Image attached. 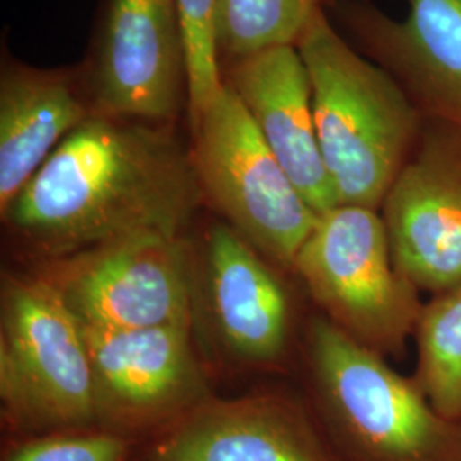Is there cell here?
<instances>
[{
	"label": "cell",
	"instance_id": "obj_1",
	"mask_svg": "<svg viewBox=\"0 0 461 461\" xmlns=\"http://www.w3.org/2000/svg\"><path fill=\"white\" fill-rule=\"evenodd\" d=\"M203 202L190 149L167 125L93 113L2 217L59 260L133 234H183Z\"/></svg>",
	"mask_w": 461,
	"mask_h": 461
},
{
	"label": "cell",
	"instance_id": "obj_2",
	"mask_svg": "<svg viewBox=\"0 0 461 461\" xmlns=\"http://www.w3.org/2000/svg\"><path fill=\"white\" fill-rule=\"evenodd\" d=\"M314 125L339 205L378 211L412 159L426 120L395 77L337 33L321 5L297 40Z\"/></svg>",
	"mask_w": 461,
	"mask_h": 461
},
{
	"label": "cell",
	"instance_id": "obj_3",
	"mask_svg": "<svg viewBox=\"0 0 461 461\" xmlns=\"http://www.w3.org/2000/svg\"><path fill=\"white\" fill-rule=\"evenodd\" d=\"M306 364L308 405L339 460L461 461V422L323 316L308 329Z\"/></svg>",
	"mask_w": 461,
	"mask_h": 461
},
{
	"label": "cell",
	"instance_id": "obj_4",
	"mask_svg": "<svg viewBox=\"0 0 461 461\" xmlns=\"http://www.w3.org/2000/svg\"><path fill=\"white\" fill-rule=\"evenodd\" d=\"M0 403L17 439L99 429L83 325L43 274L2 284Z\"/></svg>",
	"mask_w": 461,
	"mask_h": 461
},
{
	"label": "cell",
	"instance_id": "obj_5",
	"mask_svg": "<svg viewBox=\"0 0 461 461\" xmlns=\"http://www.w3.org/2000/svg\"><path fill=\"white\" fill-rule=\"evenodd\" d=\"M293 268L335 329L383 357L403 354L424 303L393 262L378 211L337 205L318 215Z\"/></svg>",
	"mask_w": 461,
	"mask_h": 461
},
{
	"label": "cell",
	"instance_id": "obj_6",
	"mask_svg": "<svg viewBox=\"0 0 461 461\" xmlns=\"http://www.w3.org/2000/svg\"><path fill=\"white\" fill-rule=\"evenodd\" d=\"M192 161L205 202L232 230L284 267L314 228L318 214L301 197L230 84L195 118Z\"/></svg>",
	"mask_w": 461,
	"mask_h": 461
},
{
	"label": "cell",
	"instance_id": "obj_7",
	"mask_svg": "<svg viewBox=\"0 0 461 461\" xmlns=\"http://www.w3.org/2000/svg\"><path fill=\"white\" fill-rule=\"evenodd\" d=\"M50 262L43 276L86 329L192 327L194 270L182 234H133Z\"/></svg>",
	"mask_w": 461,
	"mask_h": 461
},
{
	"label": "cell",
	"instance_id": "obj_8",
	"mask_svg": "<svg viewBox=\"0 0 461 461\" xmlns=\"http://www.w3.org/2000/svg\"><path fill=\"white\" fill-rule=\"evenodd\" d=\"M83 329L99 429L139 445L211 398L190 327Z\"/></svg>",
	"mask_w": 461,
	"mask_h": 461
},
{
	"label": "cell",
	"instance_id": "obj_9",
	"mask_svg": "<svg viewBox=\"0 0 461 461\" xmlns=\"http://www.w3.org/2000/svg\"><path fill=\"white\" fill-rule=\"evenodd\" d=\"M89 70L98 115L167 125L188 110L180 0H110Z\"/></svg>",
	"mask_w": 461,
	"mask_h": 461
},
{
	"label": "cell",
	"instance_id": "obj_10",
	"mask_svg": "<svg viewBox=\"0 0 461 461\" xmlns=\"http://www.w3.org/2000/svg\"><path fill=\"white\" fill-rule=\"evenodd\" d=\"M392 257L420 293L461 284V135L432 123L383 205Z\"/></svg>",
	"mask_w": 461,
	"mask_h": 461
},
{
	"label": "cell",
	"instance_id": "obj_11",
	"mask_svg": "<svg viewBox=\"0 0 461 461\" xmlns=\"http://www.w3.org/2000/svg\"><path fill=\"white\" fill-rule=\"evenodd\" d=\"M132 461H340L308 403L265 393L207 398L135 446Z\"/></svg>",
	"mask_w": 461,
	"mask_h": 461
},
{
	"label": "cell",
	"instance_id": "obj_12",
	"mask_svg": "<svg viewBox=\"0 0 461 461\" xmlns=\"http://www.w3.org/2000/svg\"><path fill=\"white\" fill-rule=\"evenodd\" d=\"M405 2V19L364 5L348 9L347 17L424 120L461 135V0Z\"/></svg>",
	"mask_w": 461,
	"mask_h": 461
},
{
	"label": "cell",
	"instance_id": "obj_13",
	"mask_svg": "<svg viewBox=\"0 0 461 461\" xmlns=\"http://www.w3.org/2000/svg\"><path fill=\"white\" fill-rule=\"evenodd\" d=\"M230 87L243 101L282 169L318 215L339 205L314 125L313 93L296 45L234 60Z\"/></svg>",
	"mask_w": 461,
	"mask_h": 461
},
{
	"label": "cell",
	"instance_id": "obj_14",
	"mask_svg": "<svg viewBox=\"0 0 461 461\" xmlns=\"http://www.w3.org/2000/svg\"><path fill=\"white\" fill-rule=\"evenodd\" d=\"M203 293L215 337L234 359H279L289 337V301L276 274L247 238L230 224L209 232Z\"/></svg>",
	"mask_w": 461,
	"mask_h": 461
},
{
	"label": "cell",
	"instance_id": "obj_15",
	"mask_svg": "<svg viewBox=\"0 0 461 461\" xmlns=\"http://www.w3.org/2000/svg\"><path fill=\"white\" fill-rule=\"evenodd\" d=\"M77 74L7 66L0 77V212L45 165L68 133L95 113Z\"/></svg>",
	"mask_w": 461,
	"mask_h": 461
},
{
	"label": "cell",
	"instance_id": "obj_16",
	"mask_svg": "<svg viewBox=\"0 0 461 461\" xmlns=\"http://www.w3.org/2000/svg\"><path fill=\"white\" fill-rule=\"evenodd\" d=\"M413 340V379L436 412L461 422V284L422 306Z\"/></svg>",
	"mask_w": 461,
	"mask_h": 461
},
{
	"label": "cell",
	"instance_id": "obj_17",
	"mask_svg": "<svg viewBox=\"0 0 461 461\" xmlns=\"http://www.w3.org/2000/svg\"><path fill=\"white\" fill-rule=\"evenodd\" d=\"M320 0H214L215 43L232 60L296 45Z\"/></svg>",
	"mask_w": 461,
	"mask_h": 461
},
{
	"label": "cell",
	"instance_id": "obj_18",
	"mask_svg": "<svg viewBox=\"0 0 461 461\" xmlns=\"http://www.w3.org/2000/svg\"><path fill=\"white\" fill-rule=\"evenodd\" d=\"M135 443L104 429L14 439L2 461H132Z\"/></svg>",
	"mask_w": 461,
	"mask_h": 461
},
{
	"label": "cell",
	"instance_id": "obj_19",
	"mask_svg": "<svg viewBox=\"0 0 461 461\" xmlns=\"http://www.w3.org/2000/svg\"><path fill=\"white\" fill-rule=\"evenodd\" d=\"M188 64V120L205 108L222 86L215 43L214 0H180Z\"/></svg>",
	"mask_w": 461,
	"mask_h": 461
}]
</instances>
